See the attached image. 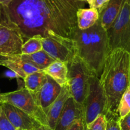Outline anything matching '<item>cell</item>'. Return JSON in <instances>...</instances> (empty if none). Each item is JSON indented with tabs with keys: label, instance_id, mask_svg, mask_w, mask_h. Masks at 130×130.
Masks as SVG:
<instances>
[{
	"label": "cell",
	"instance_id": "obj_30",
	"mask_svg": "<svg viewBox=\"0 0 130 130\" xmlns=\"http://www.w3.org/2000/svg\"><path fill=\"white\" fill-rule=\"evenodd\" d=\"M12 1L13 0H0V5L7 6V5Z\"/></svg>",
	"mask_w": 130,
	"mask_h": 130
},
{
	"label": "cell",
	"instance_id": "obj_11",
	"mask_svg": "<svg viewBox=\"0 0 130 130\" xmlns=\"http://www.w3.org/2000/svg\"><path fill=\"white\" fill-rule=\"evenodd\" d=\"M0 66L14 71L23 80L28 75L41 71L39 67L29 60L25 55H0Z\"/></svg>",
	"mask_w": 130,
	"mask_h": 130
},
{
	"label": "cell",
	"instance_id": "obj_10",
	"mask_svg": "<svg viewBox=\"0 0 130 130\" xmlns=\"http://www.w3.org/2000/svg\"><path fill=\"white\" fill-rule=\"evenodd\" d=\"M0 107L10 123L17 130H34L42 126L29 114L14 105L0 102Z\"/></svg>",
	"mask_w": 130,
	"mask_h": 130
},
{
	"label": "cell",
	"instance_id": "obj_32",
	"mask_svg": "<svg viewBox=\"0 0 130 130\" xmlns=\"http://www.w3.org/2000/svg\"><path fill=\"white\" fill-rule=\"evenodd\" d=\"M129 79H130V62H129Z\"/></svg>",
	"mask_w": 130,
	"mask_h": 130
},
{
	"label": "cell",
	"instance_id": "obj_24",
	"mask_svg": "<svg viewBox=\"0 0 130 130\" xmlns=\"http://www.w3.org/2000/svg\"><path fill=\"white\" fill-rule=\"evenodd\" d=\"M107 119V125L105 130H121L119 126V117L118 115L107 114L105 115Z\"/></svg>",
	"mask_w": 130,
	"mask_h": 130
},
{
	"label": "cell",
	"instance_id": "obj_2",
	"mask_svg": "<svg viewBox=\"0 0 130 130\" xmlns=\"http://www.w3.org/2000/svg\"><path fill=\"white\" fill-rule=\"evenodd\" d=\"M129 62L130 53L122 50L110 51L106 58L99 80L107 98V114L118 115L120 100L130 85Z\"/></svg>",
	"mask_w": 130,
	"mask_h": 130
},
{
	"label": "cell",
	"instance_id": "obj_27",
	"mask_svg": "<svg viewBox=\"0 0 130 130\" xmlns=\"http://www.w3.org/2000/svg\"><path fill=\"white\" fill-rule=\"evenodd\" d=\"M121 130H130V113L119 121Z\"/></svg>",
	"mask_w": 130,
	"mask_h": 130
},
{
	"label": "cell",
	"instance_id": "obj_9",
	"mask_svg": "<svg viewBox=\"0 0 130 130\" xmlns=\"http://www.w3.org/2000/svg\"><path fill=\"white\" fill-rule=\"evenodd\" d=\"M24 43L20 33L11 26L0 13V55H22Z\"/></svg>",
	"mask_w": 130,
	"mask_h": 130
},
{
	"label": "cell",
	"instance_id": "obj_25",
	"mask_svg": "<svg viewBox=\"0 0 130 130\" xmlns=\"http://www.w3.org/2000/svg\"><path fill=\"white\" fill-rule=\"evenodd\" d=\"M0 130H17L6 116L0 107Z\"/></svg>",
	"mask_w": 130,
	"mask_h": 130
},
{
	"label": "cell",
	"instance_id": "obj_8",
	"mask_svg": "<svg viewBox=\"0 0 130 130\" xmlns=\"http://www.w3.org/2000/svg\"><path fill=\"white\" fill-rule=\"evenodd\" d=\"M43 50L54 60L69 63L76 55V44L73 39L57 35L42 38Z\"/></svg>",
	"mask_w": 130,
	"mask_h": 130
},
{
	"label": "cell",
	"instance_id": "obj_14",
	"mask_svg": "<svg viewBox=\"0 0 130 130\" xmlns=\"http://www.w3.org/2000/svg\"><path fill=\"white\" fill-rule=\"evenodd\" d=\"M75 42L77 56L80 57L93 71V58L89 31L78 29L73 39Z\"/></svg>",
	"mask_w": 130,
	"mask_h": 130
},
{
	"label": "cell",
	"instance_id": "obj_13",
	"mask_svg": "<svg viewBox=\"0 0 130 130\" xmlns=\"http://www.w3.org/2000/svg\"><path fill=\"white\" fill-rule=\"evenodd\" d=\"M62 87L47 76V81L36 95H34L38 105L47 114L50 107L60 94Z\"/></svg>",
	"mask_w": 130,
	"mask_h": 130
},
{
	"label": "cell",
	"instance_id": "obj_31",
	"mask_svg": "<svg viewBox=\"0 0 130 130\" xmlns=\"http://www.w3.org/2000/svg\"><path fill=\"white\" fill-rule=\"evenodd\" d=\"M34 130H52L48 126H41L40 127H39L37 129H34Z\"/></svg>",
	"mask_w": 130,
	"mask_h": 130
},
{
	"label": "cell",
	"instance_id": "obj_15",
	"mask_svg": "<svg viewBox=\"0 0 130 130\" xmlns=\"http://www.w3.org/2000/svg\"><path fill=\"white\" fill-rule=\"evenodd\" d=\"M71 96V93L68 85L62 87L61 93L59 95L58 97L52 103L46 114L48 127L51 129H54L57 120L62 112L65 103Z\"/></svg>",
	"mask_w": 130,
	"mask_h": 130
},
{
	"label": "cell",
	"instance_id": "obj_3",
	"mask_svg": "<svg viewBox=\"0 0 130 130\" xmlns=\"http://www.w3.org/2000/svg\"><path fill=\"white\" fill-rule=\"evenodd\" d=\"M67 66L68 85L71 96L84 107L88 92L89 79L95 74L77 55L68 63Z\"/></svg>",
	"mask_w": 130,
	"mask_h": 130
},
{
	"label": "cell",
	"instance_id": "obj_4",
	"mask_svg": "<svg viewBox=\"0 0 130 130\" xmlns=\"http://www.w3.org/2000/svg\"><path fill=\"white\" fill-rule=\"evenodd\" d=\"M106 32L110 51L119 49L130 53V0H124L119 13Z\"/></svg>",
	"mask_w": 130,
	"mask_h": 130
},
{
	"label": "cell",
	"instance_id": "obj_22",
	"mask_svg": "<svg viewBox=\"0 0 130 130\" xmlns=\"http://www.w3.org/2000/svg\"><path fill=\"white\" fill-rule=\"evenodd\" d=\"M117 112L120 119L124 118L130 113V85L120 100Z\"/></svg>",
	"mask_w": 130,
	"mask_h": 130
},
{
	"label": "cell",
	"instance_id": "obj_19",
	"mask_svg": "<svg viewBox=\"0 0 130 130\" xmlns=\"http://www.w3.org/2000/svg\"><path fill=\"white\" fill-rule=\"evenodd\" d=\"M47 76L42 71L28 75L24 79V87L32 95H36L47 81Z\"/></svg>",
	"mask_w": 130,
	"mask_h": 130
},
{
	"label": "cell",
	"instance_id": "obj_29",
	"mask_svg": "<svg viewBox=\"0 0 130 130\" xmlns=\"http://www.w3.org/2000/svg\"><path fill=\"white\" fill-rule=\"evenodd\" d=\"M3 76L5 77H8V78H10V79L20 78V77H19V76H18V75L15 73V72H14V71H10V70H9V71H6V72H4Z\"/></svg>",
	"mask_w": 130,
	"mask_h": 130
},
{
	"label": "cell",
	"instance_id": "obj_7",
	"mask_svg": "<svg viewBox=\"0 0 130 130\" xmlns=\"http://www.w3.org/2000/svg\"><path fill=\"white\" fill-rule=\"evenodd\" d=\"M93 58V72L99 77L106 58L110 52L106 30L101 25L99 19L88 29Z\"/></svg>",
	"mask_w": 130,
	"mask_h": 130
},
{
	"label": "cell",
	"instance_id": "obj_12",
	"mask_svg": "<svg viewBox=\"0 0 130 130\" xmlns=\"http://www.w3.org/2000/svg\"><path fill=\"white\" fill-rule=\"evenodd\" d=\"M84 119V107L71 96L66 102L54 130H67L75 123Z\"/></svg>",
	"mask_w": 130,
	"mask_h": 130
},
{
	"label": "cell",
	"instance_id": "obj_23",
	"mask_svg": "<svg viewBox=\"0 0 130 130\" xmlns=\"http://www.w3.org/2000/svg\"><path fill=\"white\" fill-rule=\"evenodd\" d=\"M107 119L105 116L102 114L96 118L89 125L85 126L84 130H105Z\"/></svg>",
	"mask_w": 130,
	"mask_h": 130
},
{
	"label": "cell",
	"instance_id": "obj_6",
	"mask_svg": "<svg viewBox=\"0 0 130 130\" xmlns=\"http://www.w3.org/2000/svg\"><path fill=\"white\" fill-rule=\"evenodd\" d=\"M107 104V98L99 77L93 74L89 79L88 92L84 104L85 126L90 124L100 115H106Z\"/></svg>",
	"mask_w": 130,
	"mask_h": 130
},
{
	"label": "cell",
	"instance_id": "obj_5",
	"mask_svg": "<svg viewBox=\"0 0 130 130\" xmlns=\"http://www.w3.org/2000/svg\"><path fill=\"white\" fill-rule=\"evenodd\" d=\"M0 102L9 104L21 109L42 126L48 127L45 113L38 105L34 96L24 86L15 91L0 93Z\"/></svg>",
	"mask_w": 130,
	"mask_h": 130
},
{
	"label": "cell",
	"instance_id": "obj_28",
	"mask_svg": "<svg viewBox=\"0 0 130 130\" xmlns=\"http://www.w3.org/2000/svg\"><path fill=\"white\" fill-rule=\"evenodd\" d=\"M85 121L84 119H80L75 121L67 130H84Z\"/></svg>",
	"mask_w": 130,
	"mask_h": 130
},
{
	"label": "cell",
	"instance_id": "obj_18",
	"mask_svg": "<svg viewBox=\"0 0 130 130\" xmlns=\"http://www.w3.org/2000/svg\"><path fill=\"white\" fill-rule=\"evenodd\" d=\"M78 29L87 30L93 26L99 19V12L94 8H80L76 13Z\"/></svg>",
	"mask_w": 130,
	"mask_h": 130
},
{
	"label": "cell",
	"instance_id": "obj_17",
	"mask_svg": "<svg viewBox=\"0 0 130 130\" xmlns=\"http://www.w3.org/2000/svg\"><path fill=\"white\" fill-rule=\"evenodd\" d=\"M42 71L61 87L68 85V66L66 63L55 61Z\"/></svg>",
	"mask_w": 130,
	"mask_h": 130
},
{
	"label": "cell",
	"instance_id": "obj_16",
	"mask_svg": "<svg viewBox=\"0 0 130 130\" xmlns=\"http://www.w3.org/2000/svg\"><path fill=\"white\" fill-rule=\"evenodd\" d=\"M123 2L124 0H109L99 12V20L105 30L111 26L119 13Z\"/></svg>",
	"mask_w": 130,
	"mask_h": 130
},
{
	"label": "cell",
	"instance_id": "obj_26",
	"mask_svg": "<svg viewBox=\"0 0 130 130\" xmlns=\"http://www.w3.org/2000/svg\"><path fill=\"white\" fill-rule=\"evenodd\" d=\"M84 1L89 4V7L91 8L96 9L98 10V12H99L107 5L109 0H84Z\"/></svg>",
	"mask_w": 130,
	"mask_h": 130
},
{
	"label": "cell",
	"instance_id": "obj_20",
	"mask_svg": "<svg viewBox=\"0 0 130 130\" xmlns=\"http://www.w3.org/2000/svg\"><path fill=\"white\" fill-rule=\"evenodd\" d=\"M26 57L29 60L36 65L41 71L44 69L45 68L48 67L51 63L56 61L43 50L33 54L26 55Z\"/></svg>",
	"mask_w": 130,
	"mask_h": 130
},
{
	"label": "cell",
	"instance_id": "obj_21",
	"mask_svg": "<svg viewBox=\"0 0 130 130\" xmlns=\"http://www.w3.org/2000/svg\"><path fill=\"white\" fill-rule=\"evenodd\" d=\"M40 36H34L25 41L22 47V55H31L42 50V39Z\"/></svg>",
	"mask_w": 130,
	"mask_h": 130
},
{
	"label": "cell",
	"instance_id": "obj_1",
	"mask_svg": "<svg viewBox=\"0 0 130 130\" xmlns=\"http://www.w3.org/2000/svg\"><path fill=\"white\" fill-rule=\"evenodd\" d=\"M84 0H13L0 5V13L20 33L24 42L34 36L73 39L78 29L76 13Z\"/></svg>",
	"mask_w": 130,
	"mask_h": 130
}]
</instances>
